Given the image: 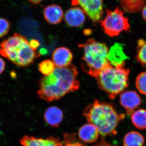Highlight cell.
I'll return each instance as SVG.
<instances>
[{
	"label": "cell",
	"instance_id": "cell-21",
	"mask_svg": "<svg viewBox=\"0 0 146 146\" xmlns=\"http://www.w3.org/2000/svg\"><path fill=\"white\" fill-rule=\"evenodd\" d=\"M10 23L4 18H0V38L8 34L10 31Z\"/></svg>",
	"mask_w": 146,
	"mask_h": 146
},
{
	"label": "cell",
	"instance_id": "cell-22",
	"mask_svg": "<svg viewBox=\"0 0 146 146\" xmlns=\"http://www.w3.org/2000/svg\"><path fill=\"white\" fill-rule=\"evenodd\" d=\"M30 46L32 49L36 50V49L39 47L40 44L38 40L35 39H32L29 42Z\"/></svg>",
	"mask_w": 146,
	"mask_h": 146
},
{
	"label": "cell",
	"instance_id": "cell-12",
	"mask_svg": "<svg viewBox=\"0 0 146 146\" xmlns=\"http://www.w3.org/2000/svg\"><path fill=\"white\" fill-rule=\"evenodd\" d=\"M45 20L52 25H57L63 20V12L60 6L55 4L47 6L43 11Z\"/></svg>",
	"mask_w": 146,
	"mask_h": 146
},
{
	"label": "cell",
	"instance_id": "cell-28",
	"mask_svg": "<svg viewBox=\"0 0 146 146\" xmlns=\"http://www.w3.org/2000/svg\"><path fill=\"white\" fill-rule=\"evenodd\" d=\"M47 52L46 50L44 48L41 49L40 50V52H39L40 54H45Z\"/></svg>",
	"mask_w": 146,
	"mask_h": 146
},
{
	"label": "cell",
	"instance_id": "cell-3",
	"mask_svg": "<svg viewBox=\"0 0 146 146\" xmlns=\"http://www.w3.org/2000/svg\"><path fill=\"white\" fill-rule=\"evenodd\" d=\"M0 54L22 68L31 65L35 58L41 55L39 52L32 49L25 36L18 33L1 43Z\"/></svg>",
	"mask_w": 146,
	"mask_h": 146
},
{
	"label": "cell",
	"instance_id": "cell-18",
	"mask_svg": "<svg viewBox=\"0 0 146 146\" xmlns=\"http://www.w3.org/2000/svg\"><path fill=\"white\" fill-rule=\"evenodd\" d=\"M136 58L138 63L146 67V41L145 39L138 40Z\"/></svg>",
	"mask_w": 146,
	"mask_h": 146
},
{
	"label": "cell",
	"instance_id": "cell-17",
	"mask_svg": "<svg viewBox=\"0 0 146 146\" xmlns=\"http://www.w3.org/2000/svg\"><path fill=\"white\" fill-rule=\"evenodd\" d=\"M130 116L131 123L135 127L141 130L146 129V110H136Z\"/></svg>",
	"mask_w": 146,
	"mask_h": 146
},
{
	"label": "cell",
	"instance_id": "cell-8",
	"mask_svg": "<svg viewBox=\"0 0 146 146\" xmlns=\"http://www.w3.org/2000/svg\"><path fill=\"white\" fill-rule=\"evenodd\" d=\"M120 104L126 111L127 114L131 116L142 104V100L137 92L132 90L123 91L120 95Z\"/></svg>",
	"mask_w": 146,
	"mask_h": 146
},
{
	"label": "cell",
	"instance_id": "cell-16",
	"mask_svg": "<svg viewBox=\"0 0 146 146\" xmlns=\"http://www.w3.org/2000/svg\"><path fill=\"white\" fill-rule=\"evenodd\" d=\"M145 139L143 136L137 131H129L124 136L123 146H143Z\"/></svg>",
	"mask_w": 146,
	"mask_h": 146
},
{
	"label": "cell",
	"instance_id": "cell-14",
	"mask_svg": "<svg viewBox=\"0 0 146 146\" xmlns=\"http://www.w3.org/2000/svg\"><path fill=\"white\" fill-rule=\"evenodd\" d=\"M100 133L95 126L88 123L81 127L79 129V138L84 143H87L96 142Z\"/></svg>",
	"mask_w": 146,
	"mask_h": 146
},
{
	"label": "cell",
	"instance_id": "cell-25",
	"mask_svg": "<svg viewBox=\"0 0 146 146\" xmlns=\"http://www.w3.org/2000/svg\"><path fill=\"white\" fill-rule=\"evenodd\" d=\"M142 16L144 20L146 22V5L144 6L142 9Z\"/></svg>",
	"mask_w": 146,
	"mask_h": 146
},
{
	"label": "cell",
	"instance_id": "cell-9",
	"mask_svg": "<svg viewBox=\"0 0 146 146\" xmlns=\"http://www.w3.org/2000/svg\"><path fill=\"white\" fill-rule=\"evenodd\" d=\"M64 19L66 23L72 27H79L84 23L86 19L85 13L80 7H74L65 12Z\"/></svg>",
	"mask_w": 146,
	"mask_h": 146
},
{
	"label": "cell",
	"instance_id": "cell-10",
	"mask_svg": "<svg viewBox=\"0 0 146 146\" xmlns=\"http://www.w3.org/2000/svg\"><path fill=\"white\" fill-rule=\"evenodd\" d=\"M20 143L23 146H63L59 139L52 136L43 139L25 136L21 139Z\"/></svg>",
	"mask_w": 146,
	"mask_h": 146
},
{
	"label": "cell",
	"instance_id": "cell-4",
	"mask_svg": "<svg viewBox=\"0 0 146 146\" xmlns=\"http://www.w3.org/2000/svg\"><path fill=\"white\" fill-rule=\"evenodd\" d=\"M78 47L83 50L82 69L89 75L96 78L103 70L110 65L108 60L109 50L104 43L89 39Z\"/></svg>",
	"mask_w": 146,
	"mask_h": 146
},
{
	"label": "cell",
	"instance_id": "cell-23",
	"mask_svg": "<svg viewBox=\"0 0 146 146\" xmlns=\"http://www.w3.org/2000/svg\"><path fill=\"white\" fill-rule=\"evenodd\" d=\"M5 63L4 60L0 57V74H2L5 69Z\"/></svg>",
	"mask_w": 146,
	"mask_h": 146
},
{
	"label": "cell",
	"instance_id": "cell-6",
	"mask_svg": "<svg viewBox=\"0 0 146 146\" xmlns=\"http://www.w3.org/2000/svg\"><path fill=\"white\" fill-rule=\"evenodd\" d=\"M106 16L100 21L105 33L111 37L117 36L123 31H130L129 19L124 15L125 12L119 7L114 10L106 9Z\"/></svg>",
	"mask_w": 146,
	"mask_h": 146
},
{
	"label": "cell",
	"instance_id": "cell-19",
	"mask_svg": "<svg viewBox=\"0 0 146 146\" xmlns=\"http://www.w3.org/2000/svg\"><path fill=\"white\" fill-rule=\"evenodd\" d=\"M56 66L54 62L48 59L43 60L39 63L38 66L39 72L45 76L52 74Z\"/></svg>",
	"mask_w": 146,
	"mask_h": 146
},
{
	"label": "cell",
	"instance_id": "cell-7",
	"mask_svg": "<svg viewBox=\"0 0 146 146\" xmlns=\"http://www.w3.org/2000/svg\"><path fill=\"white\" fill-rule=\"evenodd\" d=\"M73 6H79L89 18L99 23L103 16L104 0H70Z\"/></svg>",
	"mask_w": 146,
	"mask_h": 146
},
{
	"label": "cell",
	"instance_id": "cell-2",
	"mask_svg": "<svg viewBox=\"0 0 146 146\" xmlns=\"http://www.w3.org/2000/svg\"><path fill=\"white\" fill-rule=\"evenodd\" d=\"M83 115L104 137L115 133L120 121L125 117L118 113L112 104L98 100L85 108Z\"/></svg>",
	"mask_w": 146,
	"mask_h": 146
},
{
	"label": "cell",
	"instance_id": "cell-20",
	"mask_svg": "<svg viewBox=\"0 0 146 146\" xmlns=\"http://www.w3.org/2000/svg\"><path fill=\"white\" fill-rule=\"evenodd\" d=\"M136 86L139 93L146 96V72H142L137 76Z\"/></svg>",
	"mask_w": 146,
	"mask_h": 146
},
{
	"label": "cell",
	"instance_id": "cell-5",
	"mask_svg": "<svg viewBox=\"0 0 146 146\" xmlns=\"http://www.w3.org/2000/svg\"><path fill=\"white\" fill-rule=\"evenodd\" d=\"M129 70L124 65H110L100 72L96 78L100 88L105 92L111 99H114L128 86Z\"/></svg>",
	"mask_w": 146,
	"mask_h": 146
},
{
	"label": "cell",
	"instance_id": "cell-11",
	"mask_svg": "<svg viewBox=\"0 0 146 146\" xmlns=\"http://www.w3.org/2000/svg\"><path fill=\"white\" fill-rule=\"evenodd\" d=\"M52 59L56 67H67L71 65L73 60L72 53L70 50L66 47H59L53 53Z\"/></svg>",
	"mask_w": 146,
	"mask_h": 146
},
{
	"label": "cell",
	"instance_id": "cell-13",
	"mask_svg": "<svg viewBox=\"0 0 146 146\" xmlns=\"http://www.w3.org/2000/svg\"><path fill=\"white\" fill-rule=\"evenodd\" d=\"M127 58L123 51L122 46L119 43H116L110 48L108 54V60L110 64L112 66L124 65Z\"/></svg>",
	"mask_w": 146,
	"mask_h": 146
},
{
	"label": "cell",
	"instance_id": "cell-15",
	"mask_svg": "<svg viewBox=\"0 0 146 146\" xmlns=\"http://www.w3.org/2000/svg\"><path fill=\"white\" fill-rule=\"evenodd\" d=\"M44 118L46 122L53 127H58L63 119L62 110L56 106L48 108L44 113Z\"/></svg>",
	"mask_w": 146,
	"mask_h": 146
},
{
	"label": "cell",
	"instance_id": "cell-1",
	"mask_svg": "<svg viewBox=\"0 0 146 146\" xmlns=\"http://www.w3.org/2000/svg\"><path fill=\"white\" fill-rule=\"evenodd\" d=\"M78 73L76 67L73 65L62 68L56 67L52 74L39 80L37 95L40 98L51 102L77 91L80 86L77 79Z\"/></svg>",
	"mask_w": 146,
	"mask_h": 146
},
{
	"label": "cell",
	"instance_id": "cell-26",
	"mask_svg": "<svg viewBox=\"0 0 146 146\" xmlns=\"http://www.w3.org/2000/svg\"><path fill=\"white\" fill-rule=\"evenodd\" d=\"M63 146H82V145L81 144L79 143H68L65 144V145H63Z\"/></svg>",
	"mask_w": 146,
	"mask_h": 146
},
{
	"label": "cell",
	"instance_id": "cell-27",
	"mask_svg": "<svg viewBox=\"0 0 146 146\" xmlns=\"http://www.w3.org/2000/svg\"><path fill=\"white\" fill-rule=\"evenodd\" d=\"M31 3L34 4H38L42 1L43 0H29Z\"/></svg>",
	"mask_w": 146,
	"mask_h": 146
},
{
	"label": "cell",
	"instance_id": "cell-24",
	"mask_svg": "<svg viewBox=\"0 0 146 146\" xmlns=\"http://www.w3.org/2000/svg\"><path fill=\"white\" fill-rule=\"evenodd\" d=\"M94 146H116L113 145H111L106 142L104 140H102L101 141L96 144Z\"/></svg>",
	"mask_w": 146,
	"mask_h": 146
}]
</instances>
